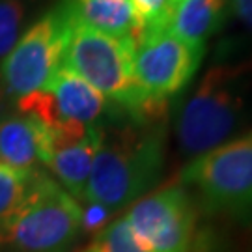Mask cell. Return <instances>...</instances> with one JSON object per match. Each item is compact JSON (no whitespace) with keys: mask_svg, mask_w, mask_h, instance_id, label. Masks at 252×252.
I'll use <instances>...</instances> for the list:
<instances>
[{"mask_svg":"<svg viewBox=\"0 0 252 252\" xmlns=\"http://www.w3.org/2000/svg\"><path fill=\"white\" fill-rule=\"evenodd\" d=\"M88 252H148L136 241L126 219H118L97 235Z\"/></svg>","mask_w":252,"mask_h":252,"instance_id":"obj_14","label":"cell"},{"mask_svg":"<svg viewBox=\"0 0 252 252\" xmlns=\"http://www.w3.org/2000/svg\"><path fill=\"white\" fill-rule=\"evenodd\" d=\"M180 180L196 189L209 213H252V131L190 159Z\"/></svg>","mask_w":252,"mask_h":252,"instance_id":"obj_5","label":"cell"},{"mask_svg":"<svg viewBox=\"0 0 252 252\" xmlns=\"http://www.w3.org/2000/svg\"><path fill=\"white\" fill-rule=\"evenodd\" d=\"M25 19L21 0H0V58L13 49Z\"/></svg>","mask_w":252,"mask_h":252,"instance_id":"obj_16","label":"cell"},{"mask_svg":"<svg viewBox=\"0 0 252 252\" xmlns=\"http://www.w3.org/2000/svg\"><path fill=\"white\" fill-rule=\"evenodd\" d=\"M148 252H192L198 211L183 185H170L136 200L124 217Z\"/></svg>","mask_w":252,"mask_h":252,"instance_id":"obj_8","label":"cell"},{"mask_svg":"<svg viewBox=\"0 0 252 252\" xmlns=\"http://www.w3.org/2000/svg\"><path fill=\"white\" fill-rule=\"evenodd\" d=\"M252 95V58L211 65L178 118V142L189 157L224 144L243 126Z\"/></svg>","mask_w":252,"mask_h":252,"instance_id":"obj_3","label":"cell"},{"mask_svg":"<svg viewBox=\"0 0 252 252\" xmlns=\"http://www.w3.org/2000/svg\"><path fill=\"white\" fill-rule=\"evenodd\" d=\"M103 140V127L95 126L88 131V135L71 142V144L60 146L51 152L47 168L56 176L58 183L71 194L77 202H82L84 190L88 185L94 159Z\"/></svg>","mask_w":252,"mask_h":252,"instance_id":"obj_11","label":"cell"},{"mask_svg":"<svg viewBox=\"0 0 252 252\" xmlns=\"http://www.w3.org/2000/svg\"><path fill=\"white\" fill-rule=\"evenodd\" d=\"M2 99H4V90H2V86H0V107H2Z\"/></svg>","mask_w":252,"mask_h":252,"instance_id":"obj_19","label":"cell"},{"mask_svg":"<svg viewBox=\"0 0 252 252\" xmlns=\"http://www.w3.org/2000/svg\"><path fill=\"white\" fill-rule=\"evenodd\" d=\"M60 8V6H58ZM67 19V17H65ZM135 39L112 37L75 25L67 19L62 67L105 95L126 118L136 124H157L166 105L146 97L135 77Z\"/></svg>","mask_w":252,"mask_h":252,"instance_id":"obj_2","label":"cell"},{"mask_svg":"<svg viewBox=\"0 0 252 252\" xmlns=\"http://www.w3.org/2000/svg\"><path fill=\"white\" fill-rule=\"evenodd\" d=\"M47 159L49 138L39 122L21 112L0 118V162L19 170H36Z\"/></svg>","mask_w":252,"mask_h":252,"instance_id":"obj_9","label":"cell"},{"mask_svg":"<svg viewBox=\"0 0 252 252\" xmlns=\"http://www.w3.org/2000/svg\"><path fill=\"white\" fill-rule=\"evenodd\" d=\"M82 206L36 168L21 206L0 224V247L11 252H67L81 234Z\"/></svg>","mask_w":252,"mask_h":252,"instance_id":"obj_4","label":"cell"},{"mask_svg":"<svg viewBox=\"0 0 252 252\" xmlns=\"http://www.w3.org/2000/svg\"><path fill=\"white\" fill-rule=\"evenodd\" d=\"M206 45H194L174 36L168 28L144 32L135 39V77L146 97L168 101L189 86L198 71Z\"/></svg>","mask_w":252,"mask_h":252,"instance_id":"obj_7","label":"cell"},{"mask_svg":"<svg viewBox=\"0 0 252 252\" xmlns=\"http://www.w3.org/2000/svg\"><path fill=\"white\" fill-rule=\"evenodd\" d=\"M129 2L135 11L138 36L152 30L168 28L172 9H174L170 0H129Z\"/></svg>","mask_w":252,"mask_h":252,"instance_id":"obj_15","label":"cell"},{"mask_svg":"<svg viewBox=\"0 0 252 252\" xmlns=\"http://www.w3.org/2000/svg\"><path fill=\"white\" fill-rule=\"evenodd\" d=\"M65 36L67 19L58 6L37 19L0 62L4 95L19 101L45 88L51 77L62 67Z\"/></svg>","mask_w":252,"mask_h":252,"instance_id":"obj_6","label":"cell"},{"mask_svg":"<svg viewBox=\"0 0 252 252\" xmlns=\"http://www.w3.org/2000/svg\"><path fill=\"white\" fill-rule=\"evenodd\" d=\"M60 9L75 25L112 37L138 36L135 11L129 0H62Z\"/></svg>","mask_w":252,"mask_h":252,"instance_id":"obj_10","label":"cell"},{"mask_svg":"<svg viewBox=\"0 0 252 252\" xmlns=\"http://www.w3.org/2000/svg\"><path fill=\"white\" fill-rule=\"evenodd\" d=\"M86 206H82V222L81 232L90 235H99L108 226V219L112 217V211H108L107 207L94 204V202H84Z\"/></svg>","mask_w":252,"mask_h":252,"instance_id":"obj_17","label":"cell"},{"mask_svg":"<svg viewBox=\"0 0 252 252\" xmlns=\"http://www.w3.org/2000/svg\"><path fill=\"white\" fill-rule=\"evenodd\" d=\"M32 174L34 170H19L0 162V224L25 200Z\"/></svg>","mask_w":252,"mask_h":252,"instance_id":"obj_13","label":"cell"},{"mask_svg":"<svg viewBox=\"0 0 252 252\" xmlns=\"http://www.w3.org/2000/svg\"><path fill=\"white\" fill-rule=\"evenodd\" d=\"M230 0H181L172 9L168 30L194 45L206 41L224 25Z\"/></svg>","mask_w":252,"mask_h":252,"instance_id":"obj_12","label":"cell"},{"mask_svg":"<svg viewBox=\"0 0 252 252\" xmlns=\"http://www.w3.org/2000/svg\"><path fill=\"white\" fill-rule=\"evenodd\" d=\"M164 127L136 124L105 131L82 202L118 211L135 204L157 183L164 166Z\"/></svg>","mask_w":252,"mask_h":252,"instance_id":"obj_1","label":"cell"},{"mask_svg":"<svg viewBox=\"0 0 252 252\" xmlns=\"http://www.w3.org/2000/svg\"><path fill=\"white\" fill-rule=\"evenodd\" d=\"M230 8L252 30V0H230Z\"/></svg>","mask_w":252,"mask_h":252,"instance_id":"obj_18","label":"cell"},{"mask_svg":"<svg viewBox=\"0 0 252 252\" xmlns=\"http://www.w3.org/2000/svg\"><path fill=\"white\" fill-rule=\"evenodd\" d=\"M170 2H172V6H176V4H180L181 0H170Z\"/></svg>","mask_w":252,"mask_h":252,"instance_id":"obj_20","label":"cell"}]
</instances>
